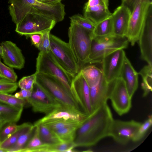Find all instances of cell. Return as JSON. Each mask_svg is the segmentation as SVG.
<instances>
[{"mask_svg": "<svg viewBox=\"0 0 152 152\" xmlns=\"http://www.w3.org/2000/svg\"><path fill=\"white\" fill-rule=\"evenodd\" d=\"M75 148L74 142H61L51 144H43L33 152H72Z\"/></svg>", "mask_w": 152, "mask_h": 152, "instance_id": "23", "label": "cell"}, {"mask_svg": "<svg viewBox=\"0 0 152 152\" xmlns=\"http://www.w3.org/2000/svg\"><path fill=\"white\" fill-rule=\"evenodd\" d=\"M70 89L72 94L80 109L88 115L93 111L90 95V87L80 71L72 79Z\"/></svg>", "mask_w": 152, "mask_h": 152, "instance_id": "11", "label": "cell"}, {"mask_svg": "<svg viewBox=\"0 0 152 152\" xmlns=\"http://www.w3.org/2000/svg\"><path fill=\"white\" fill-rule=\"evenodd\" d=\"M70 22L75 23L89 30L94 31L95 25L84 16L76 14L69 17Z\"/></svg>", "mask_w": 152, "mask_h": 152, "instance_id": "32", "label": "cell"}, {"mask_svg": "<svg viewBox=\"0 0 152 152\" xmlns=\"http://www.w3.org/2000/svg\"><path fill=\"white\" fill-rule=\"evenodd\" d=\"M132 1V0H127V1L130 2Z\"/></svg>", "mask_w": 152, "mask_h": 152, "instance_id": "48", "label": "cell"}, {"mask_svg": "<svg viewBox=\"0 0 152 152\" xmlns=\"http://www.w3.org/2000/svg\"><path fill=\"white\" fill-rule=\"evenodd\" d=\"M28 37L30 38L32 44L38 49L41 42L42 34H32L29 35Z\"/></svg>", "mask_w": 152, "mask_h": 152, "instance_id": "40", "label": "cell"}, {"mask_svg": "<svg viewBox=\"0 0 152 152\" xmlns=\"http://www.w3.org/2000/svg\"><path fill=\"white\" fill-rule=\"evenodd\" d=\"M3 53H2V50L1 47V45H0V56L1 57L2 56Z\"/></svg>", "mask_w": 152, "mask_h": 152, "instance_id": "45", "label": "cell"}, {"mask_svg": "<svg viewBox=\"0 0 152 152\" xmlns=\"http://www.w3.org/2000/svg\"><path fill=\"white\" fill-rule=\"evenodd\" d=\"M80 71L89 87L97 85L103 77L102 70L94 65L85 66Z\"/></svg>", "mask_w": 152, "mask_h": 152, "instance_id": "21", "label": "cell"}, {"mask_svg": "<svg viewBox=\"0 0 152 152\" xmlns=\"http://www.w3.org/2000/svg\"><path fill=\"white\" fill-rule=\"evenodd\" d=\"M112 83H108L103 77L96 85L90 87L91 102L93 112L109 99Z\"/></svg>", "mask_w": 152, "mask_h": 152, "instance_id": "19", "label": "cell"}, {"mask_svg": "<svg viewBox=\"0 0 152 152\" xmlns=\"http://www.w3.org/2000/svg\"><path fill=\"white\" fill-rule=\"evenodd\" d=\"M7 124V126L0 131V145L10 137L18 129V125L15 123Z\"/></svg>", "mask_w": 152, "mask_h": 152, "instance_id": "36", "label": "cell"}, {"mask_svg": "<svg viewBox=\"0 0 152 152\" xmlns=\"http://www.w3.org/2000/svg\"><path fill=\"white\" fill-rule=\"evenodd\" d=\"M35 72L57 77L71 90V85L73 78L58 63L50 50L48 52L40 51L39 53L36 58Z\"/></svg>", "mask_w": 152, "mask_h": 152, "instance_id": "8", "label": "cell"}, {"mask_svg": "<svg viewBox=\"0 0 152 152\" xmlns=\"http://www.w3.org/2000/svg\"><path fill=\"white\" fill-rule=\"evenodd\" d=\"M84 120L79 121L72 120H62L48 123L44 124L46 125L52 130L54 131L68 127H79L82 124Z\"/></svg>", "mask_w": 152, "mask_h": 152, "instance_id": "31", "label": "cell"}, {"mask_svg": "<svg viewBox=\"0 0 152 152\" xmlns=\"http://www.w3.org/2000/svg\"><path fill=\"white\" fill-rule=\"evenodd\" d=\"M94 36H104L113 34L111 15L96 24L93 31Z\"/></svg>", "mask_w": 152, "mask_h": 152, "instance_id": "27", "label": "cell"}, {"mask_svg": "<svg viewBox=\"0 0 152 152\" xmlns=\"http://www.w3.org/2000/svg\"><path fill=\"white\" fill-rule=\"evenodd\" d=\"M35 126L37 127L39 137L43 144H51L62 142L54 131L46 125L41 124Z\"/></svg>", "mask_w": 152, "mask_h": 152, "instance_id": "25", "label": "cell"}, {"mask_svg": "<svg viewBox=\"0 0 152 152\" xmlns=\"http://www.w3.org/2000/svg\"><path fill=\"white\" fill-rule=\"evenodd\" d=\"M35 73V85L48 92L63 106L81 111L74 98L71 90L61 80L51 75Z\"/></svg>", "mask_w": 152, "mask_h": 152, "instance_id": "3", "label": "cell"}, {"mask_svg": "<svg viewBox=\"0 0 152 152\" xmlns=\"http://www.w3.org/2000/svg\"><path fill=\"white\" fill-rule=\"evenodd\" d=\"M126 56L124 50L120 49L109 53L102 59V70L103 77L108 83H110L119 77Z\"/></svg>", "mask_w": 152, "mask_h": 152, "instance_id": "13", "label": "cell"}, {"mask_svg": "<svg viewBox=\"0 0 152 152\" xmlns=\"http://www.w3.org/2000/svg\"><path fill=\"white\" fill-rule=\"evenodd\" d=\"M152 124V116L150 115L148 119L141 125L133 137L132 141L137 142L142 138Z\"/></svg>", "mask_w": 152, "mask_h": 152, "instance_id": "34", "label": "cell"}, {"mask_svg": "<svg viewBox=\"0 0 152 152\" xmlns=\"http://www.w3.org/2000/svg\"><path fill=\"white\" fill-rule=\"evenodd\" d=\"M56 23L50 18L38 13H29L16 25L15 31L21 35L28 37L32 34H42L50 31Z\"/></svg>", "mask_w": 152, "mask_h": 152, "instance_id": "7", "label": "cell"}, {"mask_svg": "<svg viewBox=\"0 0 152 152\" xmlns=\"http://www.w3.org/2000/svg\"><path fill=\"white\" fill-rule=\"evenodd\" d=\"M5 78L2 75L1 72H0V79Z\"/></svg>", "mask_w": 152, "mask_h": 152, "instance_id": "46", "label": "cell"}, {"mask_svg": "<svg viewBox=\"0 0 152 152\" xmlns=\"http://www.w3.org/2000/svg\"><path fill=\"white\" fill-rule=\"evenodd\" d=\"M0 102L22 110L24 107L30 106L26 99L5 93L0 92Z\"/></svg>", "mask_w": 152, "mask_h": 152, "instance_id": "28", "label": "cell"}, {"mask_svg": "<svg viewBox=\"0 0 152 152\" xmlns=\"http://www.w3.org/2000/svg\"><path fill=\"white\" fill-rule=\"evenodd\" d=\"M141 124L134 120L123 121L113 119L108 136L112 137L119 144H126L132 140Z\"/></svg>", "mask_w": 152, "mask_h": 152, "instance_id": "12", "label": "cell"}, {"mask_svg": "<svg viewBox=\"0 0 152 152\" xmlns=\"http://www.w3.org/2000/svg\"><path fill=\"white\" fill-rule=\"evenodd\" d=\"M152 1L134 0L125 37L132 46L137 42L152 8Z\"/></svg>", "mask_w": 152, "mask_h": 152, "instance_id": "5", "label": "cell"}, {"mask_svg": "<svg viewBox=\"0 0 152 152\" xmlns=\"http://www.w3.org/2000/svg\"><path fill=\"white\" fill-rule=\"evenodd\" d=\"M82 111L62 106L58 107L45 116L34 122L36 126L62 120H72L83 121L88 116Z\"/></svg>", "mask_w": 152, "mask_h": 152, "instance_id": "14", "label": "cell"}, {"mask_svg": "<svg viewBox=\"0 0 152 152\" xmlns=\"http://www.w3.org/2000/svg\"><path fill=\"white\" fill-rule=\"evenodd\" d=\"M6 124L4 119L0 114V130L1 129L3 126Z\"/></svg>", "mask_w": 152, "mask_h": 152, "instance_id": "42", "label": "cell"}, {"mask_svg": "<svg viewBox=\"0 0 152 152\" xmlns=\"http://www.w3.org/2000/svg\"><path fill=\"white\" fill-rule=\"evenodd\" d=\"M61 1V0H48L46 3L47 4H53L57 3Z\"/></svg>", "mask_w": 152, "mask_h": 152, "instance_id": "43", "label": "cell"}, {"mask_svg": "<svg viewBox=\"0 0 152 152\" xmlns=\"http://www.w3.org/2000/svg\"><path fill=\"white\" fill-rule=\"evenodd\" d=\"M151 0V1H152L151 0Z\"/></svg>", "mask_w": 152, "mask_h": 152, "instance_id": "49", "label": "cell"}, {"mask_svg": "<svg viewBox=\"0 0 152 152\" xmlns=\"http://www.w3.org/2000/svg\"><path fill=\"white\" fill-rule=\"evenodd\" d=\"M152 8L149 11L145 27L137 42L140 49L141 58L148 64L152 65Z\"/></svg>", "mask_w": 152, "mask_h": 152, "instance_id": "17", "label": "cell"}, {"mask_svg": "<svg viewBox=\"0 0 152 152\" xmlns=\"http://www.w3.org/2000/svg\"><path fill=\"white\" fill-rule=\"evenodd\" d=\"M68 36V43L80 71L88 64L93 31L70 22Z\"/></svg>", "mask_w": 152, "mask_h": 152, "instance_id": "2", "label": "cell"}, {"mask_svg": "<svg viewBox=\"0 0 152 152\" xmlns=\"http://www.w3.org/2000/svg\"><path fill=\"white\" fill-rule=\"evenodd\" d=\"M23 110L0 102V114L6 123H15L18 121Z\"/></svg>", "mask_w": 152, "mask_h": 152, "instance_id": "24", "label": "cell"}, {"mask_svg": "<svg viewBox=\"0 0 152 152\" xmlns=\"http://www.w3.org/2000/svg\"><path fill=\"white\" fill-rule=\"evenodd\" d=\"M36 78V74L35 73L30 75L23 77L18 83V86L21 89L32 91Z\"/></svg>", "mask_w": 152, "mask_h": 152, "instance_id": "35", "label": "cell"}, {"mask_svg": "<svg viewBox=\"0 0 152 152\" xmlns=\"http://www.w3.org/2000/svg\"><path fill=\"white\" fill-rule=\"evenodd\" d=\"M43 144H44L39 137L37 127L36 126L33 136L20 152H33L35 149Z\"/></svg>", "mask_w": 152, "mask_h": 152, "instance_id": "33", "label": "cell"}, {"mask_svg": "<svg viewBox=\"0 0 152 152\" xmlns=\"http://www.w3.org/2000/svg\"><path fill=\"white\" fill-rule=\"evenodd\" d=\"M3 55L1 57L4 63L7 66L18 69L23 68L25 59L21 50L16 44L10 41L1 43Z\"/></svg>", "mask_w": 152, "mask_h": 152, "instance_id": "16", "label": "cell"}, {"mask_svg": "<svg viewBox=\"0 0 152 152\" xmlns=\"http://www.w3.org/2000/svg\"><path fill=\"white\" fill-rule=\"evenodd\" d=\"M109 99L114 109L120 115L127 113L131 108L132 98L121 77L118 78L113 82Z\"/></svg>", "mask_w": 152, "mask_h": 152, "instance_id": "10", "label": "cell"}, {"mask_svg": "<svg viewBox=\"0 0 152 152\" xmlns=\"http://www.w3.org/2000/svg\"><path fill=\"white\" fill-rule=\"evenodd\" d=\"M138 75L126 56L119 77L124 80L131 98L138 87Z\"/></svg>", "mask_w": 152, "mask_h": 152, "instance_id": "20", "label": "cell"}, {"mask_svg": "<svg viewBox=\"0 0 152 152\" xmlns=\"http://www.w3.org/2000/svg\"><path fill=\"white\" fill-rule=\"evenodd\" d=\"M0 72L4 77L13 82H16L18 76L13 68L2 63L0 60Z\"/></svg>", "mask_w": 152, "mask_h": 152, "instance_id": "38", "label": "cell"}, {"mask_svg": "<svg viewBox=\"0 0 152 152\" xmlns=\"http://www.w3.org/2000/svg\"><path fill=\"white\" fill-rule=\"evenodd\" d=\"M18 83L11 81L6 78L0 79V92L12 93L16 91Z\"/></svg>", "mask_w": 152, "mask_h": 152, "instance_id": "37", "label": "cell"}, {"mask_svg": "<svg viewBox=\"0 0 152 152\" xmlns=\"http://www.w3.org/2000/svg\"><path fill=\"white\" fill-rule=\"evenodd\" d=\"M128 43L125 37L114 34L104 36H94L88 64L101 63L105 56L116 50L127 48Z\"/></svg>", "mask_w": 152, "mask_h": 152, "instance_id": "4", "label": "cell"}, {"mask_svg": "<svg viewBox=\"0 0 152 152\" xmlns=\"http://www.w3.org/2000/svg\"><path fill=\"white\" fill-rule=\"evenodd\" d=\"M113 120L107 103L100 106L88 115L77 129L74 140L75 148L94 145L103 138L108 136Z\"/></svg>", "mask_w": 152, "mask_h": 152, "instance_id": "1", "label": "cell"}, {"mask_svg": "<svg viewBox=\"0 0 152 152\" xmlns=\"http://www.w3.org/2000/svg\"><path fill=\"white\" fill-rule=\"evenodd\" d=\"M79 127H71L53 131L62 142H74L77 129Z\"/></svg>", "mask_w": 152, "mask_h": 152, "instance_id": "30", "label": "cell"}, {"mask_svg": "<svg viewBox=\"0 0 152 152\" xmlns=\"http://www.w3.org/2000/svg\"><path fill=\"white\" fill-rule=\"evenodd\" d=\"M36 128L34 126L29 131L20 136L13 146L8 150V152H20L33 136Z\"/></svg>", "mask_w": 152, "mask_h": 152, "instance_id": "29", "label": "cell"}, {"mask_svg": "<svg viewBox=\"0 0 152 152\" xmlns=\"http://www.w3.org/2000/svg\"><path fill=\"white\" fill-rule=\"evenodd\" d=\"M32 91L21 89L20 91L16 93L14 96L17 98L26 99L31 96Z\"/></svg>", "mask_w": 152, "mask_h": 152, "instance_id": "41", "label": "cell"}, {"mask_svg": "<svg viewBox=\"0 0 152 152\" xmlns=\"http://www.w3.org/2000/svg\"><path fill=\"white\" fill-rule=\"evenodd\" d=\"M26 100L34 112L45 115L63 106L48 92L35 84L31 96Z\"/></svg>", "mask_w": 152, "mask_h": 152, "instance_id": "9", "label": "cell"}, {"mask_svg": "<svg viewBox=\"0 0 152 152\" xmlns=\"http://www.w3.org/2000/svg\"><path fill=\"white\" fill-rule=\"evenodd\" d=\"M50 31L42 34L40 44L38 48L40 52H48L50 50Z\"/></svg>", "mask_w": 152, "mask_h": 152, "instance_id": "39", "label": "cell"}, {"mask_svg": "<svg viewBox=\"0 0 152 152\" xmlns=\"http://www.w3.org/2000/svg\"><path fill=\"white\" fill-rule=\"evenodd\" d=\"M109 3V0H88L84 7L83 16L96 25L112 15Z\"/></svg>", "mask_w": 152, "mask_h": 152, "instance_id": "15", "label": "cell"}, {"mask_svg": "<svg viewBox=\"0 0 152 152\" xmlns=\"http://www.w3.org/2000/svg\"><path fill=\"white\" fill-rule=\"evenodd\" d=\"M131 12L129 7L123 3L112 14L114 34L125 37Z\"/></svg>", "mask_w": 152, "mask_h": 152, "instance_id": "18", "label": "cell"}, {"mask_svg": "<svg viewBox=\"0 0 152 152\" xmlns=\"http://www.w3.org/2000/svg\"><path fill=\"white\" fill-rule=\"evenodd\" d=\"M34 126L33 124L29 122L24 123L18 127L17 130L9 138L0 145V148L8 150L12 148L22 135L31 130Z\"/></svg>", "mask_w": 152, "mask_h": 152, "instance_id": "22", "label": "cell"}, {"mask_svg": "<svg viewBox=\"0 0 152 152\" xmlns=\"http://www.w3.org/2000/svg\"><path fill=\"white\" fill-rule=\"evenodd\" d=\"M122 1L123 2V3H124V2H127V0H122Z\"/></svg>", "mask_w": 152, "mask_h": 152, "instance_id": "47", "label": "cell"}, {"mask_svg": "<svg viewBox=\"0 0 152 152\" xmlns=\"http://www.w3.org/2000/svg\"><path fill=\"white\" fill-rule=\"evenodd\" d=\"M50 51L64 69L72 78L80 71L68 43L50 34Z\"/></svg>", "mask_w": 152, "mask_h": 152, "instance_id": "6", "label": "cell"}, {"mask_svg": "<svg viewBox=\"0 0 152 152\" xmlns=\"http://www.w3.org/2000/svg\"><path fill=\"white\" fill-rule=\"evenodd\" d=\"M142 78V88L143 96H146L152 90V65L148 64L144 66L138 73Z\"/></svg>", "mask_w": 152, "mask_h": 152, "instance_id": "26", "label": "cell"}, {"mask_svg": "<svg viewBox=\"0 0 152 152\" xmlns=\"http://www.w3.org/2000/svg\"><path fill=\"white\" fill-rule=\"evenodd\" d=\"M37 1L41 2L42 3H46L48 1V0H36Z\"/></svg>", "mask_w": 152, "mask_h": 152, "instance_id": "44", "label": "cell"}]
</instances>
